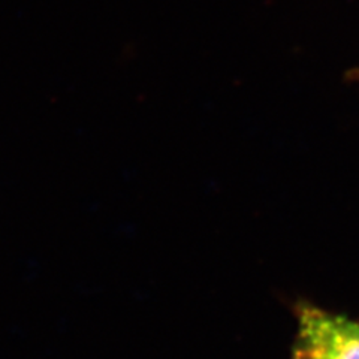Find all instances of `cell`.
Listing matches in <instances>:
<instances>
[{"label":"cell","mask_w":359,"mask_h":359,"mask_svg":"<svg viewBox=\"0 0 359 359\" xmlns=\"http://www.w3.org/2000/svg\"><path fill=\"white\" fill-rule=\"evenodd\" d=\"M294 359H359V323L316 307L301 309Z\"/></svg>","instance_id":"1"}]
</instances>
